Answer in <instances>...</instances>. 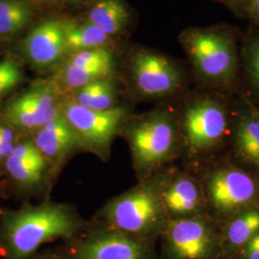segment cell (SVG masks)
Returning <instances> with one entry per match:
<instances>
[{
	"label": "cell",
	"mask_w": 259,
	"mask_h": 259,
	"mask_svg": "<svg viewBox=\"0 0 259 259\" xmlns=\"http://www.w3.org/2000/svg\"><path fill=\"white\" fill-rule=\"evenodd\" d=\"M250 6L251 7H253L255 4H257L259 3V0H250Z\"/></svg>",
	"instance_id": "30"
},
{
	"label": "cell",
	"mask_w": 259,
	"mask_h": 259,
	"mask_svg": "<svg viewBox=\"0 0 259 259\" xmlns=\"http://www.w3.org/2000/svg\"><path fill=\"white\" fill-rule=\"evenodd\" d=\"M31 259H69L64 251L58 250H46L44 252L35 254Z\"/></svg>",
	"instance_id": "27"
},
{
	"label": "cell",
	"mask_w": 259,
	"mask_h": 259,
	"mask_svg": "<svg viewBox=\"0 0 259 259\" xmlns=\"http://www.w3.org/2000/svg\"><path fill=\"white\" fill-rule=\"evenodd\" d=\"M19 65L12 60H4L0 62V80L11 75L19 73Z\"/></svg>",
	"instance_id": "26"
},
{
	"label": "cell",
	"mask_w": 259,
	"mask_h": 259,
	"mask_svg": "<svg viewBox=\"0 0 259 259\" xmlns=\"http://www.w3.org/2000/svg\"><path fill=\"white\" fill-rule=\"evenodd\" d=\"M251 8H252V11H253V15H254L255 18L259 20V3L255 4V5H254L253 7H251Z\"/></svg>",
	"instance_id": "28"
},
{
	"label": "cell",
	"mask_w": 259,
	"mask_h": 259,
	"mask_svg": "<svg viewBox=\"0 0 259 259\" xmlns=\"http://www.w3.org/2000/svg\"><path fill=\"white\" fill-rule=\"evenodd\" d=\"M232 1H234V2H238V1H241V0H232Z\"/></svg>",
	"instance_id": "33"
},
{
	"label": "cell",
	"mask_w": 259,
	"mask_h": 259,
	"mask_svg": "<svg viewBox=\"0 0 259 259\" xmlns=\"http://www.w3.org/2000/svg\"><path fill=\"white\" fill-rule=\"evenodd\" d=\"M42 2H53V1H56V0H41Z\"/></svg>",
	"instance_id": "31"
},
{
	"label": "cell",
	"mask_w": 259,
	"mask_h": 259,
	"mask_svg": "<svg viewBox=\"0 0 259 259\" xmlns=\"http://www.w3.org/2000/svg\"><path fill=\"white\" fill-rule=\"evenodd\" d=\"M55 81L37 83L7 103L4 121L15 132L31 135L62 115L65 98Z\"/></svg>",
	"instance_id": "5"
},
{
	"label": "cell",
	"mask_w": 259,
	"mask_h": 259,
	"mask_svg": "<svg viewBox=\"0 0 259 259\" xmlns=\"http://www.w3.org/2000/svg\"><path fill=\"white\" fill-rule=\"evenodd\" d=\"M242 258L259 259V232L242 247Z\"/></svg>",
	"instance_id": "24"
},
{
	"label": "cell",
	"mask_w": 259,
	"mask_h": 259,
	"mask_svg": "<svg viewBox=\"0 0 259 259\" xmlns=\"http://www.w3.org/2000/svg\"><path fill=\"white\" fill-rule=\"evenodd\" d=\"M161 233L165 259H210L216 250L214 232L202 218L170 219Z\"/></svg>",
	"instance_id": "8"
},
{
	"label": "cell",
	"mask_w": 259,
	"mask_h": 259,
	"mask_svg": "<svg viewBox=\"0 0 259 259\" xmlns=\"http://www.w3.org/2000/svg\"><path fill=\"white\" fill-rule=\"evenodd\" d=\"M63 251L69 259H153L149 240L91 226L77 238L65 242Z\"/></svg>",
	"instance_id": "6"
},
{
	"label": "cell",
	"mask_w": 259,
	"mask_h": 259,
	"mask_svg": "<svg viewBox=\"0 0 259 259\" xmlns=\"http://www.w3.org/2000/svg\"><path fill=\"white\" fill-rule=\"evenodd\" d=\"M67 1H70V2H74V1H78V0H67Z\"/></svg>",
	"instance_id": "32"
},
{
	"label": "cell",
	"mask_w": 259,
	"mask_h": 259,
	"mask_svg": "<svg viewBox=\"0 0 259 259\" xmlns=\"http://www.w3.org/2000/svg\"><path fill=\"white\" fill-rule=\"evenodd\" d=\"M4 165L10 179L27 191L42 192L54 180L49 164L29 136L18 140Z\"/></svg>",
	"instance_id": "10"
},
{
	"label": "cell",
	"mask_w": 259,
	"mask_h": 259,
	"mask_svg": "<svg viewBox=\"0 0 259 259\" xmlns=\"http://www.w3.org/2000/svg\"><path fill=\"white\" fill-rule=\"evenodd\" d=\"M161 184L143 181L112 198L98 213L95 228L123 232L144 240L162 232L168 217L161 201Z\"/></svg>",
	"instance_id": "2"
},
{
	"label": "cell",
	"mask_w": 259,
	"mask_h": 259,
	"mask_svg": "<svg viewBox=\"0 0 259 259\" xmlns=\"http://www.w3.org/2000/svg\"><path fill=\"white\" fill-rule=\"evenodd\" d=\"M249 65L252 77L259 88V40L250 47L249 53Z\"/></svg>",
	"instance_id": "23"
},
{
	"label": "cell",
	"mask_w": 259,
	"mask_h": 259,
	"mask_svg": "<svg viewBox=\"0 0 259 259\" xmlns=\"http://www.w3.org/2000/svg\"><path fill=\"white\" fill-rule=\"evenodd\" d=\"M66 52L76 53L88 49L104 47L110 37L90 21L83 24L62 20Z\"/></svg>",
	"instance_id": "18"
},
{
	"label": "cell",
	"mask_w": 259,
	"mask_h": 259,
	"mask_svg": "<svg viewBox=\"0 0 259 259\" xmlns=\"http://www.w3.org/2000/svg\"><path fill=\"white\" fill-rule=\"evenodd\" d=\"M89 228L72 204L49 201L24 204L0 216V256L31 259L47 243L72 240Z\"/></svg>",
	"instance_id": "1"
},
{
	"label": "cell",
	"mask_w": 259,
	"mask_h": 259,
	"mask_svg": "<svg viewBox=\"0 0 259 259\" xmlns=\"http://www.w3.org/2000/svg\"><path fill=\"white\" fill-rule=\"evenodd\" d=\"M29 138L46 158L54 179L73 155L81 151L76 136L63 114L29 135Z\"/></svg>",
	"instance_id": "11"
},
{
	"label": "cell",
	"mask_w": 259,
	"mask_h": 259,
	"mask_svg": "<svg viewBox=\"0 0 259 259\" xmlns=\"http://www.w3.org/2000/svg\"><path fill=\"white\" fill-rule=\"evenodd\" d=\"M21 72L11 75L0 80V96L13 90L21 81Z\"/></svg>",
	"instance_id": "25"
},
{
	"label": "cell",
	"mask_w": 259,
	"mask_h": 259,
	"mask_svg": "<svg viewBox=\"0 0 259 259\" xmlns=\"http://www.w3.org/2000/svg\"><path fill=\"white\" fill-rule=\"evenodd\" d=\"M66 64L76 66L113 67V56L109 49L98 47L73 53L70 55Z\"/></svg>",
	"instance_id": "22"
},
{
	"label": "cell",
	"mask_w": 259,
	"mask_h": 259,
	"mask_svg": "<svg viewBox=\"0 0 259 259\" xmlns=\"http://www.w3.org/2000/svg\"><path fill=\"white\" fill-rule=\"evenodd\" d=\"M34 14V6L28 0H0V35L19 33Z\"/></svg>",
	"instance_id": "19"
},
{
	"label": "cell",
	"mask_w": 259,
	"mask_h": 259,
	"mask_svg": "<svg viewBox=\"0 0 259 259\" xmlns=\"http://www.w3.org/2000/svg\"><path fill=\"white\" fill-rule=\"evenodd\" d=\"M121 133L129 144L135 168L140 172L165 163L175 153L176 127L166 113H154L124 125Z\"/></svg>",
	"instance_id": "4"
},
{
	"label": "cell",
	"mask_w": 259,
	"mask_h": 259,
	"mask_svg": "<svg viewBox=\"0 0 259 259\" xmlns=\"http://www.w3.org/2000/svg\"><path fill=\"white\" fill-rule=\"evenodd\" d=\"M129 13L121 0H98L89 13V21L111 37L123 30Z\"/></svg>",
	"instance_id": "16"
},
{
	"label": "cell",
	"mask_w": 259,
	"mask_h": 259,
	"mask_svg": "<svg viewBox=\"0 0 259 259\" xmlns=\"http://www.w3.org/2000/svg\"><path fill=\"white\" fill-rule=\"evenodd\" d=\"M62 114L73 131L81 151L107 161L114 139L126 124L128 111L120 106L108 111H94L78 105L72 99H65Z\"/></svg>",
	"instance_id": "3"
},
{
	"label": "cell",
	"mask_w": 259,
	"mask_h": 259,
	"mask_svg": "<svg viewBox=\"0 0 259 259\" xmlns=\"http://www.w3.org/2000/svg\"><path fill=\"white\" fill-rule=\"evenodd\" d=\"M161 201L170 220L191 217L190 215L198 212L202 197L192 179L178 176L161 184Z\"/></svg>",
	"instance_id": "15"
},
{
	"label": "cell",
	"mask_w": 259,
	"mask_h": 259,
	"mask_svg": "<svg viewBox=\"0 0 259 259\" xmlns=\"http://www.w3.org/2000/svg\"><path fill=\"white\" fill-rule=\"evenodd\" d=\"M134 83L144 96L159 97L175 93L181 84V74L175 65L164 56L139 51L132 58Z\"/></svg>",
	"instance_id": "9"
},
{
	"label": "cell",
	"mask_w": 259,
	"mask_h": 259,
	"mask_svg": "<svg viewBox=\"0 0 259 259\" xmlns=\"http://www.w3.org/2000/svg\"><path fill=\"white\" fill-rule=\"evenodd\" d=\"M208 189L213 204L224 212L245 206L255 196L253 180L238 169L227 168L214 172Z\"/></svg>",
	"instance_id": "13"
},
{
	"label": "cell",
	"mask_w": 259,
	"mask_h": 259,
	"mask_svg": "<svg viewBox=\"0 0 259 259\" xmlns=\"http://www.w3.org/2000/svg\"><path fill=\"white\" fill-rule=\"evenodd\" d=\"M236 141L242 157L259 165V116H248L241 121Z\"/></svg>",
	"instance_id": "21"
},
{
	"label": "cell",
	"mask_w": 259,
	"mask_h": 259,
	"mask_svg": "<svg viewBox=\"0 0 259 259\" xmlns=\"http://www.w3.org/2000/svg\"><path fill=\"white\" fill-rule=\"evenodd\" d=\"M75 103L94 111H108L116 107L117 91L111 78L99 79L75 91Z\"/></svg>",
	"instance_id": "17"
},
{
	"label": "cell",
	"mask_w": 259,
	"mask_h": 259,
	"mask_svg": "<svg viewBox=\"0 0 259 259\" xmlns=\"http://www.w3.org/2000/svg\"><path fill=\"white\" fill-rule=\"evenodd\" d=\"M186 50L198 72L212 81H228L236 65L235 47L227 33L214 29H196L184 38Z\"/></svg>",
	"instance_id": "7"
},
{
	"label": "cell",
	"mask_w": 259,
	"mask_h": 259,
	"mask_svg": "<svg viewBox=\"0 0 259 259\" xmlns=\"http://www.w3.org/2000/svg\"><path fill=\"white\" fill-rule=\"evenodd\" d=\"M23 48L33 65L38 67L55 65L66 53L62 20L47 19L38 24L29 33Z\"/></svg>",
	"instance_id": "14"
},
{
	"label": "cell",
	"mask_w": 259,
	"mask_h": 259,
	"mask_svg": "<svg viewBox=\"0 0 259 259\" xmlns=\"http://www.w3.org/2000/svg\"><path fill=\"white\" fill-rule=\"evenodd\" d=\"M5 161H6V157L3 155L2 151L0 150V164H2V163L5 164Z\"/></svg>",
	"instance_id": "29"
},
{
	"label": "cell",
	"mask_w": 259,
	"mask_h": 259,
	"mask_svg": "<svg viewBox=\"0 0 259 259\" xmlns=\"http://www.w3.org/2000/svg\"><path fill=\"white\" fill-rule=\"evenodd\" d=\"M259 232V210H248L233 219L227 230V240L233 249L242 248Z\"/></svg>",
	"instance_id": "20"
},
{
	"label": "cell",
	"mask_w": 259,
	"mask_h": 259,
	"mask_svg": "<svg viewBox=\"0 0 259 259\" xmlns=\"http://www.w3.org/2000/svg\"><path fill=\"white\" fill-rule=\"evenodd\" d=\"M227 126L222 108L212 101L204 100L192 105L185 113L186 139L191 147H209L222 138Z\"/></svg>",
	"instance_id": "12"
}]
</instances>
